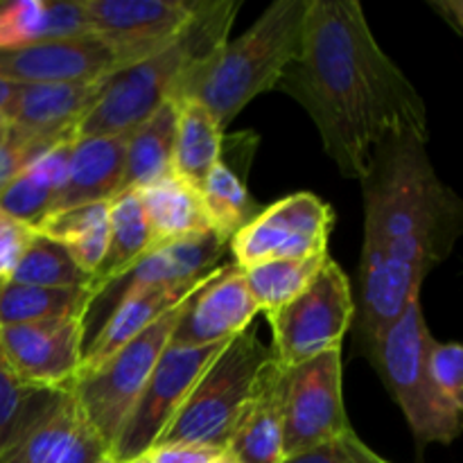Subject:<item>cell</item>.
<instances>
[{
    "label": "cell",
    "instance_id": "cell-14",
    "mask_svg": "<svg viewBox=\"0 0 463 463\" xmlns=\"http://www.w3.org/2000/svg\"><path fill=\"white\" fill-rule=\"evenodd\" d=\"M109 448L81 414L71 389L48 392L0 450V463H98Z\"/></svg>",
    "mask_w": 463,
    "mask_h": 463
},
{
    "label": "cell",
    "instance_id": "cell-42",
    "mask_svg": "<svg viewBox=\"0 0 463 463\" xmlns=\"http://www.w3.org/2000/svg\"><path fill=\"white\" fill-rule=\"evenodd\" d=\"M125 463H152V461H149V457H147V455H143V457H136V459L125 461Z\"/></svg>",
    "mask_w": 463,
    "mask_h": 463
},
{
    "label": "cell",
    "instance_id": "cell-35",
    "mask_svg": "<svg viewBox=\"0 0 463 463\" xmlns=\"http://www.w3.org/2000/svg\"><path fill=\"white\" fill-rule=\"evenodd\" d=\"M280 463H384V459L357 437L355 430H348L310 450L285 457Z\"/></svg>",
    "mask_w": 463,
    "mask_h": 463
},
{
    "label": "cell",
    "instance_id": "cell-29",
    "mask_svg": "<svg viewBox=\"0 0 463 463\" xmlns=\"http://www.w3.org/2000/svg\"><path fill=\"white\" fill-rule=\"evenodd\" d=\"M326 258L328 253H317V256L307 258H280V260L258 262V265L242 269L244 283H247L258 310L269 317L288 306L315 279L317 271L324 267Z\"/></svg>",
    "mask_w": 463,
    "mask_h": 463
},
{
    "label": "cell",
    "instance_id": "cell-40",
    "mask_svg": "<svg viewBox=\"0 0 463 463\" xmlns=\"http://www.w3.org/2000/svg\"><path fill=\"white\" fill-rule=\"evenodd\" d=\"M432 7L441 14L448 25H452L457 34H463V5L459 0H439V3H432Z\"/></svg>",
    "mask_w": 463,
    "mask_h": 463
},
{
    "label": "cell",
    "instance_id": "cell-25",
    "mask_svg": "<svg viewBox=\"0 0 463 463\" xmlns=\"http://www.w3.org/2000/svg\"><path fill=\"white\" fill-rule=\"evenodd\" d=\"M176 104H179V118H176L172 172L199 190L203 179L220 163L224 152V129L202 104L193 99H176Z\"/></svg>",
    "mask_w": 463,
    "mask_h": 463
},
{
    "label": "cell",
    "instance_id": "cell-46",
    "mask_svg": "<svg viewBox=\"0 0 463 463\" xmlns=\"http://www.w3.org/2000/svg\"><path fill=\"white\" fill-rule=\"evenodd\" d=\"M384 463H389V461H384Z\"/></svg>",
    "mask_w": 463,
    "mask_h": 463
},
{
    "label": "cell",
    "instance_id": "cell-44",
    "mask_svg": "<svg viewBox=\"0 0 463 463\" xmlns=\"http://www.w3.org/2000/svg\"><path fill=\"white\" fill-rule=\"evenodd\" d=\"M5 134H7V122H5V120H0V138H3Z\"/></svg>",
    "mask_w": 463,
    "mask_h": 463
},
{
    "label": "cell",
    "instance_id": "cell-28",
    "mask_svg": "<svg viewBox=\"0 0 463 463\" xmlns=\"http://www.w3.org/2000/svg\"><path fill=\"white\" fill-rule=\"evenodd\" d=\"M93 298V288L52 289L5 280L0 283V326L34 324L75 315L86 317Z\"/></svg>",
    "mask_w": 463,
    "mask_h": 463
},
{
    "label": "cell",
    "instance_id": "cell-23",
    "mask_svg": "<svg viewBox=\"0 0 463 463\" xmlns=\"http://www.w3.org/2000/svg\"><path fill=\"white\" fill-rule=\"evenodd\" d=\"M176 118H179V104L176 99H167L152 118L131 131L118 194L147 188L154 181L172 175Z\"/></svg>",
    "mask_w": 463,
    "mask_h": 463
},
{
    "label": "cell",
    "instance_id": "cell-41",
    "mask_svg": "<svg viewBox=\"0 0 463 463\" xmlns=\"http://www.w3.org/2000/svg\"><path fill=\"white\" fill-rule=\"evenodd\" d=\"M18 89H21V84H14V81L0 77V120L7 122L9 111L14 107V99L18 95Z\"/></svg>",
    "mask_w": 463,
    "mask_h": 463
},
{
    "label": "cell",
    "instance_id": "cell-2",
    "mask_svg": "<svg viewBox=\"0 0 463 463\" xmlns=\"http://www.w3.org/2000/svg\"><path fill=\"white\" fill-rule=\"evenodd\" d=\"M430 140L396 136L378 149L362 184L364 247L355 326L369 353L380 333L420 298L425 279L450 256L461 202L439 179Z\"/></svg>",
    "mask_w": 463,
    "mask_h": 463
},
{
    "label": "cell",
    "instance_id": "cell-15",
    "mask_svg": "<svg viewBox=\"0 0 463 463\" xmlns=\"http://www.w3.org/2000/svg\"><path fill=\"white\" fill-rule=\"evenodd\" d=\"M118 71L120 61L95 34L0 50V77L21 86L86 84Z\"/></svg>",
    "mask_w": 463,
    "mask_h": 463
},
{
    "label": "cell",
    "instance_id": "cell-37",
    "mask_svg": "<svg viewBox=\"0 0 463 463\" xmlns=\"http://www.w3.org/2000/svg\"><path fill=\"white\" fill-rule=\"evenodd\" d=\"M59 145V143H57ZM54 145L32 140L27 136L18 134L7 125V134L0 138V193L30 165L34 158L52 149Z\"/></svg>",
    "mask_w": 463,
    "mask_h": 463
},
{
    "label": "cell",
    "instance_id": "cell-26",
    "mask_svg": "<svg viewBox=\"0 0 463 463\" xmlns=\"http://www.w3.org/2000/svg\"><path fill=\"white\" fill-rule=\"evenodd\" d=\"M149 226L143 203L136 190L120 193L111 199L109 211V244L102 265L95 271V292H102L109 283L120 279L149 251Z\"/></svg>",
    "mask_w": 463,
    "mask_h": 463
},
{
    "label": "cell",
    "instance_id": "cell-31",
    "mask_svg": "<svg viewBox=\"0 0 463 463\" xmlns=\"http://www.w3.org/2000/svg\"><path fill=\"white\" fill-rule=\"evenodd\" d=\"M12 283L36 285V288L52 289H84L93 288V276L86 274L75 258L71 256L63 244L54 242L52 238H45L36 231L32 242L27 244L25 253L18 260L16 269L12 274ZM98 297V292H95Z\"/></svg>",
    "mask_w": 463,
    "mask_h": 463
},
{
    "label": "cell",
    "instance_id": "cell-24",
    "mask_svg": "<svg viewBox=\"0 0 463 463\" xmlns=\"http://www.w3.org/2000/svg\"><path fill=\"white\" fill-rule=\"evenodd\" d=\"M72 140L54 145L30 163L7 188L0 193V208L30 226H39L52 213L54 199L66 176Z\"/></svg>",
    "mask_w": 463,
    "mask_h": 463
},
{
    "label": "cell",
    "instance_id": "cell-39",
    "mask_svg": "<svg viewBox=\"0 0 463 463\" xmlns=\"http://www.w3.org/2000/svg\"><path fill=\"white\" fill-rule=\"evenodd\" d=\"M224 455L220 448L190 446V443H167V446H154L147 452L152 463H213Z\"/></svg>",
    "mask_w": 463,
    "mask_h": 463
},
{
    "label": "cell",
    "instance_id": "cell-1",
    "mask_svg": "<svg viewBox=\"0 0 463 463\" xmlns=\"http://www.w3.org/2000/svg\"><path fill=\"white\" fill-rule=\"evenodd\" d=\"M276 89L306 109L348 179H364L396 136L430 140L423 98L380 48L357 0H307L301 50Z\"/></svg>",
    "mask_w": 463,
    "mask_h": 463
},
{
    "label": "cell",
    "instance_id": "cell-45",
    "mask_svg": "<svg viewBox=\"0 0 463 463\" xmlns=\"http://www.w3.org/2000/svg\"><path fill=\"white\" fill-rule=\"evenodd\" d=\"M98 463H118L116 459H113V457L111 455H107V457H102V459H99Z\"/></svg>",
    "mask_w": 463,
    "mask_h": 463
},
{
    "label": "cell",
    "instance_id": "cell-20",
    "mask_svg": "<svg viewBox=\"0 0 463 463\" xmlns=\"http://www.w3.org/2000/svg\"><path fill=\"white\" fill-rule=\"evenodd\" d=\"M220 267L211 269L208 274L199 276V279L188 280V283L152 285V288H140L125 294V297L116 303V307L109 312L107 319L102 321V328L95 333V337L90 339L89 346L84 348V355H81V364L77 375L102 364L109 355H113V353H116L118 348L125 346L129 339H134L136 335L143 333V330L147 328V326H152L158 317H163L167 310L188 301L203 283H208V280L217 274Z\"/></svg>",
    "mask_w": 463,
    "mask_h": 463
},
{
    "label": "cell",
    "instance_id": "cell-38",
    "mask_svg": "<svg viewBox=\"0 0 463 463\" xmlns=\"http://www.w3.org/2000/svg\"><path fill=\"white\" fill-rule=\"evenodd\" d=\"M34 235V226L16 220L0 208V283L12 279L18 260H21Z\"/></svg>",
    "mask_w": 463,
    "mask_h": 463
},
{
    "label": "cell",
    "instance_id": "cell-7",
    "mask_svg": "<svg viewBox=\"0 0 463 463\" xmlns=\"http://www.w3.org/2000/svg\"><path fill=\"white\" fill-rule=\"evenodd\" d=\"M184 303L158 317L152 326L118 348L102 364L80 373L72 383L71 392L81 414L109 450L147 384L158 357L170 344Z\"/></svg>",
    "mask_w": 463,
    "mask_h": 463
},
{
    "label": "cell",
    "instance_id": "cell-11",
    "mask_svg": "<svg viewBox=\"0 0 463 463\" xmlns=\"http://www.w3.org/2000/svg\"><path fill=\"white\" fill-rule=\"evenodd\" d=\"M335 213L312 193H294L262 208L231 238L229 251L240 269L280 258H307L328 253Z\"/></svg>",
    "mask_w": 463,
    "mask_h": 463
},
{
    "label": "cell",
    "instance_id": "cell-32",
    "mask_svg": "<svg viewBox=\"0 0 463 463\" xmlns=\"http://www.w3.org/2000/svg\"><path fill=\"white\" fill-rule=\"evenodd\" d=\"M45 393L48 392H34V389L23 387L9 369L3 348H0V450L21 430V425L25 423V419Z\"/></svg>",
    "mask_w": 463,
    "mask_h": 463
},
{
    "label": "cell",
    "instance_id": "cell-22",
    "mask_svg": "<svg viewBox=\"0 0 463 463\" xmlns=\"http://www.w3.org/2000/svg\"><path fill=\"white\" fill-rule=\"evenodd\" d=\"M136 193L147 217L149 240H152L149 251L163 244L213 233L199 190L188 181L179 179L175 172Z\"/></svg>",
    "mask_w": 463,
    "mask_h": 463
},
{
    "label": "cell",
    "instance_id": "cell-21",
    "mask_svg": "<svg viewBox=\"0 0 463 463\" xmlns=\"http://www.w3.org/2000/svg\"><path fill=\"white\" fill-rule=\"evenodd\" d=\"M127 140L129 134L81 136L72 140L66 176L50 215L116 197L125 172Z\"/></svg>",
    "mask_w": 463,
    "mask_h": 463
},
{
    "label": "cell",
    "instance_id": "cell-34",
    "mask_svg": "<svg viewBox=\"0 0 463 463\" xmlns=\"http://www.w3.org/2000/svg\"><path fill=\"white\" fill-rule=\"evenodd\" d=\"M43 27V0L0 3V50L39 43Z\"/></svg>",
    "mask_w": 463,
    "mask_h": 463
},
{
    "label": "cell",
    "instance_id": "cell-27",
    "mask_svg": "<svg viewBox=\"0 0 463 463\" xmlns=\"http://www.w3.org/2000/svg\"><path fill=\"white\" fill-rule=\"evenodd\" d=\"M109 211H111V199L86 203V206L71 208V211L54 213L34 229L45 238H52L54 242L63 244L77 260V265L86 274L95 276L98 267L102 265L104 253H107Z\"/></svg>",
    "mask_w": 463,
    "mask_h": 463
},
{
    "label": "cell",
    "instance_id": "cell-19",
    "mask_svg": "<svg viewBox=\"0 0 463 463\" xmlns=\"http://www.w3.org/2000/svg\"><path fill=\"white\" fill-rule=\"evenodd\" d=\"M283 387L285 369L269 357L233 425L226 455L235 463L283 461Z\"/></svg>",
    "mask_w": 463,
    "mask_h": 463
},
{
    "label": "cell",
    "instance_id": "cell-6",
    "mask_svg": "<svg viewBox=\"0 0 463 463\" xmlns=\"http://www.w3.org/2000/svg\"><path fill=\"white\" fill-rule=\"evenodd\" d=\"M271 357V348L258 337L256 326H249L226 342L206 366L193 392L179 407L175 419L161 434L156 446L190 443L220 448L226 452L240 410L253 387L258 371Z\"/></svg>",
    "mask_w": 463,
    "mask_h": 463
},
{
    "label": "cell",
    "instance_id": "cell-18",
    "mask_svg": "<svg viewBox=\"0 0 463 463\" xmlns=\"http://www.w3.org/2000/svg\"><path fill=\"white\" fill-rule=\"evenodd\" d=\"M107 77L86 84H27L18 89L7 125L32 140L57 145L75 138L81 118L102 95Z\"/></svg>",
    "mask_w": 463,
    "mask_h": 463
},
{
    "label": "cell",
    "instance_id": "cell-13",
    "mask_svg": "<svg viewBox=\"0 0 463 463\" xmlns=\"http://www.w3.org/2000/svg\"><path fill=\"white\" fill-rule=\"evenodd\" d=\"M202 0H84L90 34L111 48L122 68L170 45Z\"/></svg>",
    "mask_w": 463,
    "mask_h": 463
},
{
    "label": "cell",
    "instance_id": "cell-33",
    "mask_svg": "<svg viewBox=\"0 0 463 463\" xmlns=\"http://www.w3.org/2000/svg\"><path fill=\"white\" fill-rule=\"evenodd\" d=\"M428 373L439 396L463 414V348L459 342H437L428 348Z\"/></svg>",
    "mask_w": 463,
    "mask_h": 463
},
{
    "label": "cell",
    "instance_id": "cell-30",
    "mask_svg": "<svg viewBox=\"0 0 463 463\" xmlns=\"http://www.w3.org/2000/svg\"><path fill=\"white\" fill-rule=\"evenodd\" d=\"M199 197H202L213 233L220 235L226 242H231V238L262 211L249 194L242 176L235 175V170L224 158H220V163L199 185Z\"/></svg>",
    "mask_w": 463,
    "mask_h": 463
},
{
    "label": "cell",
    "instance_id": "cell-16",
    "mask_svg": "<svg viewBox=\"0 0 463 463\" xmlns=\"http://www.w3.org/2000/svg\"><path fill=\"white\" fill-rule=\"evenodd\" d=\"M258 306L235 262H224L181 307L172 346H208L233 339L253 324Z\"/></svg>",
    "mask_w": 463,
    "mask_h": 463
},
{
    "label": "cell",
    "instance_id": "cell-8",
    "mask_svg": "<svg viewBox=\"0 0 463 463\" xmlns=\"http://www.w3.org/2000/svg\"><path fill=\"white\" fill-rule=\"evenodd\" d=\"M353 319L355 297L351 280L328 256L298 297L267 317L274 335L271 357L283 369H292L321 353L342 348Z\"/></svg>",
    "mask_w": 463,
    "mask_h": 463
},
{
    "label": "cell",
    "instance_id": "cell-10",
    "mask_svg": "<svg viewBox=\"0 0 463 463\" xmlns=\"http://www.w3.org/2000/svg\"><path fill=\"white\" fill-rule=\"evenodd\" d=\"M342 389V348L285 369L283 459L348 432Z\"/></svg>",
    "mask_w": 463,
    "mask_h": 463
},
{
    "label": "cell",
    "instance_id": "cell-9",
    "mask_svg": "<svg viewBox=\"0 0 463 463\" xmlns=\"http://www.w3.org/2000/svg\"><path fill=\"white\" fill-rule=\"evenodd\" d=\"M224 346L226 342L208 344V346L167 344L109 455L118 463L147 455L184 405L188 393L193 392L194 383L202 378L206 366Z\"/></svg>",
    "mask_w": 463,
    "mask_h": 463
},
{
    "label": "cell",
    "instance_id": "cell-5",
    "mask_svg": "<svg viewBox=\"0 0 463 463\" xmlns=\"http://www.w3.org/2000/svg\"><path fill=\"white\" fill-rule=\"evenodd\" d=\"M432 333L425 326L420 298H414L371 344L369 357L384 387L405 414L419 446L455 441L461 432V411L452 410L434 389L428 373Z\"/></svg>",
    "mask_w": 463,
    "mask_h": 463
},
{
    "label": "cell",
    "instance_id": "cell-36",
    "mask_svg": "<svg viewBox=\"0 0 463 463\" xmlns=\"http://www.w3.org/2000/svg\"><path fill=\"white\" fill-rule=\"evenodd\" d=\"M89 34L90 25L84 0H43L41 41H63Z\"/></svg>",
    "mask_w": 463,
    "mask_h": 463
},
{
    "label": "cell",
    "instance_id": "cell-17",
    "mask_svg": "<svg viewBox=\"0 0 463 463\" xmlns=\"http://www.w3.org/2000/svg\"><path fill=\"white\" fill-rule=\"evenodd\" d=\"M229 251V242L220 235L206 233L199 238L179 240V242L163 244L145 253L131 269H127L120 279L109 283L90 303L89 312L98 306H107L104 319L116 307L125 294L152 285H181L199 279L211 269L222 265V258ZM86 312V315H89Z\"/></svg>",
    "mask_w": 463,
    "mask_h": 463
},
{
    "label": "cell",
    "instance_id": "cell-3",
    "mask_svg": "<svg viewBox=\"0 0 463 463\" xmlns=\"http://www.w3.org/2000/svg\"><path fill=\"white\" fill-rule=\"evenodd\" d=\"M240 7V0H202L170 45L107 77L99 99L77 125L75 138L131 134L167 99L179 98L194 68L229 41Z\"/></svg>",
    "mask_w": 463,
    "mask_h": 463
},
{
    "label": "cell",
    "instance_id": "cell-4",
    "mask_svg": "<svg viewBox=\"0 0 463 463\" xmlns=\"http://www.w3.org/2000/svg\"><path fill=\"white\" fill-rule=\"evenodd\" d=\"M307 0H276L242 36L199 63L176 99L202 104L224 129L258 95L276 89L301 50Z\"/></svg>",
    "mask_w": 463,
    "mask_h": 463
},
{
    "label": "cell",
    "instance_id": "cell-12",
    "mask_svg": "<svg viewBox=\"0 0 463 463\" xmlns=\"http://www.w3.org/2000/svg\"><path fill=\"white\" fill-rule=\"evenodd\" d=\"M86 344V317L0 326V348L18 383L34 392L71 389Z\"/></svg>",
    "mask_w": 463,
    "mask_h": 463
},
{
    "label": "cell",
    "instance_id": "cell-43",
    "mask_svg": "<svg viewBox=\"0 0 463 463\" xmlns=\"http://www.w3.org/2000/svg\"><path fill=\"white\" fill-rule=\"evenodd\" d=\"M213 463H235L233 459H231V457L229 455H226V452H224V455H222L220 457V459H215V461H213Z\"/></svg>",
    "mask_w": 463,
    "mask_h": 463
}]
</instances>
